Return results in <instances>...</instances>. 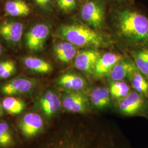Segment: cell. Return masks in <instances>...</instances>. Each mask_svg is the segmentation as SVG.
I'll list each match as a JSON object with an SVG mask.
<instances>
[{
	"label": "cell",
	"instance_id": "obj_1",
	"mask_svg": "<svg viewBox=\"0 0 148 148\" xmlns=\"http://www.w3.org/2000/svg\"><path fill=\"white\" fill-rule=\"evenodd\" d=\"M113 15L120 34L137 46L148 47V18L141 11L126 7L114 10Z\"/></svg>",
	"mask_w": 148,
	"mask_h": 148
},
{
	"label": "cell",
	"instance_id": "obj_2",
	"mask_svg": "<svg viewBox=\"0 0 148 148\" xmlns=\"http://www.w3.org/2000/svg\"><path fill=\"white\" fill-rule=\"evenodd\" d=\"M47 148H115V142L105 133L79 124L78 130Z\"/></svg>",
	"mask_w": 148,
	"mask_h": 148
},
{
	"label": "cell",
	"instance_id": "obj_3",
	"mask_svg": "<svg viewBox=\"0 0 148 148\" xmlns=\"http://www.w3.org/2000/svg\"><path fill=\"white\" fill-rule=\"evenodd\" d=\"M58 32L61 37L76 47H99L106 46L108 43L103 35L82 25H63L59 27Z\"/></svg>",
	"mask_w": 148,
	"mask_h": 148
},
{
	"label": "cell",
	"instance_id": "obj_4",
	"mask_svg": "<svg viewBox=\"0 0 148 148\" xmlns=\"http://www.w3.org/2000/svg\"><path fill=\"white\" fill-rule=\"evenodd\" d=\"M106 16V5L104 0H86L80 10L82 21L95 29L103 27Z\"/></svg>",
	"mask_w": 148,
	"mask_h": 148
},
{
	"label": "cell",
	"instance_id": "obj_5",
	"mask_svg": "<svg viewBox=\"0 0 148 148\" xmlns=\"http://www.w3.org/2000/svg\"><path fill=\"white\" fill-rule=\"evenodd\" d=\"M50 34V28L45 24L34 25L25 35V43L27 48L32 52H38L43 50Z\"/></svg>",
	"mask_w": 148,
	"mask_h": 148
},
{
	"label": "cell",
	"instance_id": "obj_6",
	"mask_svg": "<svg viewBox=\"0 0 148 148\" xmlns=\"http://www.w3.org/2000/svg\"><path fill=\"white\" fill-rule=\"evenodd\" d=\"M146 98V97L135 90L131 91L120 101L119 110L126 115H134L142 112L147 106Z\"/></svg>",
	"mask_w": 148,
	"mask_h": 148
},
{
	"label": "cell",
	"instance_id": "obj_7",
	"mask_svg": "<svg viewBox=\"0 0 148 148\" xmlns=\"http://www.w3.org/2000/svg\"><path fill=\"white\" fill-rule=\"evenodd\" d=\"M100 56V53L94 49L81 51L77 53L75 58V66L78 70L86 73H94L95 64Z\"/></svg>",
	"mask_w": 148,
	"mask_h": 148
},
{
	"label": "cell",
	"instance_id": "obj_8",
	"mask_svg": "<svg viewBox=\"0 0 148 148\" xmlns=\"http://www.w3.org/2000/svg\"><path fill=\"white\" fill-rule=\"evenodd\" d=\"M62 104L67 111L73 113H84L87 109V98L79 92L70 91L63 98Z\"/></svg>",
	"mask_w": 148,
	"mask_h": 148
},
{
	"label": "cell",
	"instance_id": "obj_9",
	"mask_svg": "<svg viewBox=\"0 0 148 148\" xmlns=\"http://www.w3.org/2000/svg\"><path fill=\"white\" fill-rule=\"evenodd\" d=\"M43 121L41 116L37 113H28L23 117L20 127L23 134L27 137L36 136L42 128Z\"/></svg>",
	"mask_w": 148,
	"mask_h": 148
},
{
	"label": "cell",
	"instance_id": "obj_10",
	"mask_svg": "<svg viewBox=\"0 0 148 148\" xmlns=\"http://www.w3.org/2000/svg\"><path fill=\"white\" fill-rule=\"evenodd\" d=\"M34 87V82L32 79L18 77L5 84L2 87L1 90L5 95H16L28 93Z\"/></svg>",
	"mask_w": 148,
	"mask_h": 148
},
{
	"label": "cell",
	"instance_id": "obj_11",
	"mask_svg": "<svg viewBox=\"0 0 148 148\" xmlns=\"http://www.w3.org/2000/svg\"><path fill=\"white\" fill-rule=\"evenodd\" d=\"M122 59L123 57L119 54L112 52L104 54L98 59L94 73L98 76H103L110 74L116 64Z\"/></svg>",
	"mask_w": 148,
	"mask_h": 148
},
{
	"label": "cell",
	"instance_id": "obj_12",
	"mask_svg": "<svg viewBox=\"0 0 148 148\" xmlns=\"http://www.w3.org/2000/svg\"><path fill=\"white\" fill-rule=\"evenodd\" d=\"M24 30L23 24L16 21L4 23L0 25V35L12 43H18L21 39Z\"/></svg>",
	"mask_w": 148,
	"mask_h": 148
},
{
	"label": "cell",
	"instance_id": "obj_13",
	"mask_svg": "<svg viewBox=\"0 0 148 148\" xmlns=\"http://www.w3.org/2000/svg\"><path fill=\"white\" fill-rule=\"evenodd\" d=\"M40 104L45 114L47 116L50 117L58 111L62 105V101L56 93L48 90L41 98Z\"/></svg>",
	"mask_w": 148,
	"mask_h": 148
},
{
	"label": "cell",
	"instance_id": "obj_14",
	"mask_svg": "<svg viewBox=\"0 0 148 148\" xmlns=\"http://www.w3.org/2000/svg\"><path fill=\"white\" fill-rule=\"evenodd\" d=\"M61 87L69 91L79 92L86 86L85 79L79 75L74 73H66L62 75L58 80Z\"/></svg>",
	"mask_w": 148,
	"mask_h": 148
},
{
	"label": "cell",
	"instance_id": "obj_15",
	"mask_svg": "<svg viewBox=\"0 0 148 148\" xmlns=\"http://www.w3.org/2000/svg\"><path fill=\"white\" fill-rule=\"evenodd\" d=\"M136 67L132 60L129 59H122L111 70L109 74L110 77L112 81H123L128 77Z\"/></svg>",
	"mask_w": 148,
	"mask_h": 148
},
{
	"label": "cell",
	"instance_id": "obj_16",
	"mask_svg": "<svg viewBox=\"0 0 148 148\" xmlns=\"http://www.w3.org/2000/svg\"><path fill=\"white\" fill-rule=\"evenodd\" d=\"M90 99L92 104L97 109H105L110 105V90L104 87L95 88L91 92Z\"/></svg>",
	"mask_w": 148,
	"mask_h": 148
},
{
	"label": "cell",
	"instance_id": "obj_17",
	"mask_svg": "<svg viewBox=\"0 0 148 148\" xmlns=\"http://www.w3.org/2000/svg\"><path fill=\"white\" fill-rule=\"evenodd\" d=\"M132 55L136 68L148 79V47L140 46L133 51Z\"/></svg>",
	"mask_w": 148,
	"mask_h": 148
},
{
	"label": "cell",
	"instance_id": "obj_18",
	"mask_svg": "<svg viewBox=\"0 0 148 148\" xmlns=\"http://www.w3.org/2000/svg\"><path fill=\"white\" fill-rule=\"evenodd\" d=\"M128 78L135 91L148 98V79L136 67L130 74Z\"/></svg>",
	"mask_w": 148,
	"mask_h": 148
},
{
	"label": "cell",
	"instance_id": "obj_19",
	"mask_svg": "<svg viewBox=\"0 0 148 148\" xmlns=\"http://www.w3.org/2000/svg\"><path fill=\"white\" fill-rule=\"evenodd\" d=\"M23 63L27 69L41 74H48L53 70L51 64L42 59L27 57L23 60Z\"/></svg>",
	"mask_w": 148,
	"mask_h": 148
},
{
	"label": "cell",
	"instance_id": "obj_20",
	"mask_svg": "<svg viewBox=\"0 0 148 148\" xmlns=\"http://www.w3.org/2000/svg\"><path fill=\"white\" fill-rule=\"evenodd\" d=\"M6 13L12 16H27L30 12V8L23 0H11L5 5Z\"/></svg>",
	"mask_w": 148,
	"mask_h": 148
},
{
	"label": "cell",
	"instance_id": "obj_21",
	"mask_svg": "<svg viewBox=\"0 0 148 148\" xmlns=\"http://www.w3.org/2000/svg\"><path fill=\"white\" fill-rule=\"evenodd\" d=\"M3 109L11 115H18L24 110L25 105L23 101L12 97L5 98L2 101Z\"/></svg>",
	"mask_w": 148,
	"mask_h": 148
},
{
	"label": "cell",
	"instance_id": "obj_22",
	"mask_svg": "<svg viewBox=\"0 0 148 148\" xmlns=\"http://www.w3.org/2000/svg\"><path fill=\"white\" fill-rule=\"evenodd\" d=\"M110 95L116 98H123L131 92L130 87L123 81H112L110 86Z\"/></svg>",
	"mask_w": 148,
	"mask_h": 148
},
{
	"label": "cell",
	"instance_id": "obj_23",
	"mask_svg": "<svg viewBox=\"0 0 148 148\" xmlns=\"http://www.w3.org/2000/svg\"><path fill=\"white\" fill-rule=\"evenodd\" d=\"M13 143V138L8 125L5 122L0 123V147H10Z\"/></svg>",
	"mask_w": 148,
	"mask_h": 148
},
{
	"label": "cell",
	"instance_id": "obj_24",
	"mask_svg": "<svg viewBox=\"0 0 148 148\" xmlns=\"http://www.w3.org/2000/svg\"><path fill=\"white\" fill-rule=\"evenodd\" d=\"M15 63L11 60H7L0 62V79H5L16 73Z\"/></svg>",
	"mask_w": 148,
	"mask_h": 148
},
{
	"label": "cell",
	"instance_id": "obj_25",
	"mask_svg": "<svg viewBox=\"0 0 148 148\" xmlns=\"http://www.w3.org/2000/svg\"><path fill=\"white\" fill-rule=\"evenodd\" d=\"M78 0H56L59 9L65 13L75 11L77 6Z\"/></svg>",
	"mask_w": 148,
	"mask_h": 148
},
{
	"label": "cell",
	"instance_id": "obj_26",
	"mask_svg": "<svg viewBox=\"0 0 148 148\" xmlns=\"http://www.w3.org/2000/svg\"><path fill=\"white\" fill-rule=\"evenodd\" d=\"M77 54V47L74 46L68 49V51H66V52H65L64 53L57 57V58L60 62L67 63H69L73 59L75 58Z\"/></svg>",
	"mask_w": 148,
	"mask_h": 148
},
{
	"label": "cell",
	"instance_id": "obj_27",
	"mask_svg": "<svg viewBox=\"0 0 148 148\" xmlns=\"http://www.w3.org/2000/svg\"><path fill=\"white\" fill-rule=\"evenodd\" d=\"M74 46H75L74 45L68 41L58 43L54 47V52L55 55L56 57H58Z\"/></svg>",
	"mask_w": 148,
	"mask_h": 148
},
{
	"label": "cell",
	"instance_id": "obj_28",
	"mask_svg": "<svg viewBox=\"0 0 148 148\" xmlns=\"http://www.w3.org/2000/svg\"><path fill=\"white\" fill-rule=\"evenodd\" d=\"M35 3L43 9H48L50 7L53 0H34Z\"/></svg>",
	"mask_w": 148,
	"mask_h": 148
},
{
	"label": "cell",
	"instance_id": "obj_29",
	"mask_svg": "<svg viewBox=\"0 0 148 148\" xmlns=\"http://www.w3.org/2000/svg\"><path fill=\"white\" fill-rule=\"evenodd\" d=\"M114 2H116L119 3H126V2H128L130 1H132V0H111Z\"/></svg>",
	"mask_w": 148,
	"mask_h": 148
},
{
	"label": "cell",
	"instance_id": "obj_30",
	"mask_svg": "<svg viewBox=\"0 0 148 148\" xmlns=\"http://www.w3.org/2000/svg\"><path fill=\"white\" fill-rule=\"evenodd\" d=\"M3 106H2V104L0 103V116L2 115V114H3Z\"/></svg>",
	"mask_w": 148,
	"mask_h": 148
},
{
	"label": "cell",
	"instance_id": "obj_31",
	"mask_svg": "<svg viewBox=\"0 0 148 148\" xmlns=\"http://www.w3.org/2000/svg\"><path fill=\"white\" fill-rule=\"evenodd\" d=\"M2 47L1 44L0 43V56H1V54H2Z\"/></svg>",
	"mask_w": 148,
	"mask_h": 148
},
{
	"label": "cell",
	"instance_id": "obj_32",
	"mask_svg": "<svg viewBox=\"0 0 148 148\" xmlns=\"http://www.w3.org/2000/svg\"><path fill=\"white\" fill-rule=\"evenodd\" d=\"M84 1H86V0H84Z\"/></svg>",
	"mask_w": 148,
	"mask_h": 148
}]
</instances>
